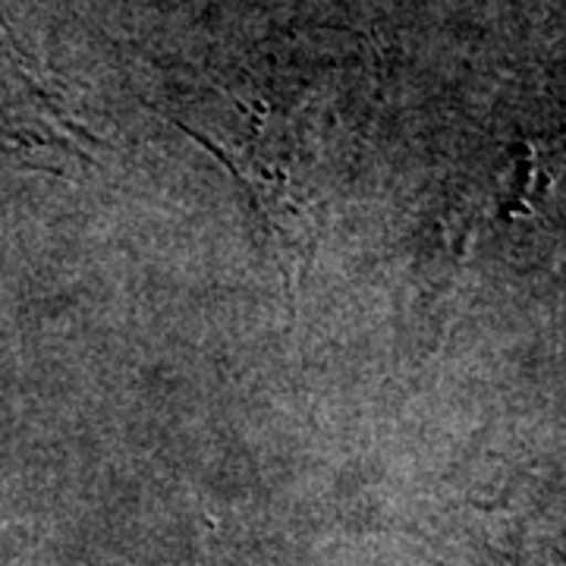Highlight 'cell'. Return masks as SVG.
<instances>
[{
  "label": "cell",
  "mask_w": 566,
  "mask_h": 566,
  "mask_svg": "<svg viewBox=\"0 0 566 566\" xmlns=\"http://www.w3.org/2000/svg\"><path fill=\"white\" fill-rule=\"evenodd\" d=\"M237 174L268 223L286 293H300L318 243V208L303 170V139L281 136L277 126L252 120L240 136H192Z\"/></svg>",
  "instance_id": "obj_1"
}]
</instances>
